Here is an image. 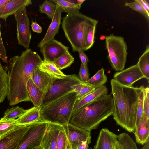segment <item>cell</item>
Instances as JSON below:
<instances>
[{
  "label": "cell",
  "instance_id": "6da1fadb",
  "mask_svg": "<svg viewBox=\"0 0 149 149\" xmlns=\"http://www.w3.org/2000/svg\"><path fill=\"white\" fill-rule=\"evenodd\" d=\"M42 60L37 52L28 49L20 55L15 56L7 61L6 67L8 80L7 97L10 106L31 101L27 84L34 70Z\"/></svg>",
  "mask_w": 149,
  "mask_h": 149
},
{
  "label": "cell",
  "instance_id": "7a4b0ae2",
  "mask_svg": "<svg viewBox=\"0 0 149 149\" xmlns=\"http://www.w3.org/2000/svg\"><path fill=\"white\" fill-rule=\"evenodd\" d=\"M113 103V118L127 131L134 132L136 127L139 97L144 87L127 86L114 79L110 81Z\"/></svg>",
  "mask_w": 149,
  "mask_h": 149
},
{
  "label": "cell",
  "instance_id": "3957f363",
  "mask_svg": "<svg viewBox=\"0 0 149 149\" xmlns=\"http://www.w3.org/2000/svg\"><path fill=\"white\" fill-rule=\"evenodd\" d=\"M111 94L102 96L73 111L70 123L90 131L97 128L100 123L113 115Z\"/></svg>",
  "mask_w": 149,
  "mask_h": 149
},
{
  "label": "cell",
  "instance_id": "277c9868",
  "mask_svg": "<svg viewBox=\"0 0 149 149\" xmlns=\"http://www.w3.org/2000/svg\"><path fill=\"white\" fill-rule=\"evenodd\" d=\"M98 22L79 12L67 13L61 24L73 51L86 50V40L89 27Z\"/></svg>",
  "mask_w": 149,
  "mask_h": 149
},
{
  "label": "cell",
  "instance_id": "5b68a950",
  "mask_svg": "<svg viewBox=\"0 0 149 149\" xmlns=\"http://www.w3.org/2000/svg\"><path fill=\"white\" fill-rule=\"evenodd\" d=\"M77 95L73 91L42 105L41 120L66 126L70 123Z\"/></svg>",
  "mask_w": 149,
  "mask_h": 149
},
{
  "label": "cell",
  "instance_id": "8992f818",
  "mask_svg": "<svg viewBox=\"0 0 149 149\" xmlns=\"http://www.w3.org/2000/svg\"><path fill=\"white\" fill-rule=\"evenodd\" d=\"M105 47L112 68L117 71L123 70L128 54L127 45L123 38L110 34L106 37Z\"/></svg>",
  "mask_w": 149,
  "mask_h": 149
},
{
  "label": "cell",
  "instance_id": "52a82bcc",
  "mask_svg": "<svg viewBox=\"0 0 149 149\" xmlns=\"http://www.w3.org/2000/svg\"><path fill=\"white\" fill-rule=\"evenodd\" d=\"M82 82L76 74L66 75L63 78L55 79L45 94L42 105L74 91L72 86Z\"/></svg>",
  "mask_w": 149,
  "mask_h": 149
},
{
  "label": "cell",
  "instance_id": "ba28073f",
  "mask_svg": "<svg viewBox=\"0 0 149 149\" xmlns=\"http://www.w3.org/2000/svg\"><path fill=\"white\" fill-rule=\"evenodd\" d=\"M49 124L41 120L30 125L17 149H34L40 146Z\"/></svg>",
  "mask_w": 149,
  "mask_h": 149
},
{
  "label": "cell",
  "instance_id": "9c48e42d",
  "mask_svg": "<svg viewBox=\"0 0 149 149\" xmlns=\"http://www.w3.org/2000/svg\"><path fill=\"white\" fill-rule=\"evenodd\" d=\"M14 15L17 22L18 43L26 49H28L31 37V33L26 7L20 9Z\"/></svg>",
  "mask_w": 149,
  "mask_h": 149
},
{
  "label": "cell",
  "instance_id": "30bf717a",
  "mask_svg": "<svg viewBox=\"0 0 149 149\" xmlns=\"http://www.w3.org/2000/svg\"><path fill=\"white\" fill-rule=\"evenodd\" d=\"M68 145L71 149H76L88 137L91 131L76 126L70 123L64 126Z\"/></svg>",
  "mask_w": 149,
  "mask_h": 149
},
{
  "label": "cell",
  "instance_id": "8fae6325",
  "mask_svg": "<svg viewBox=\"0 0 149 149\" xmlns=\"http://www.w3.org/2000/svg\"><path fill=\"white\" fill-rule=\"evenodd\" d=\"M69 48L55 39L42 45L40 50L44 57V61L54 62L65 52Z\"/></svg>",
  "mask_w": 149,
  "mask_h": 149
},
{
  "label": "cell",
  "instance_id": "7c38bea8",
  "mask_svg": "<svg viewBox=\"0 0 149 149\" xmlns=\"http://www.w3.org/2000/svg\"><path fill=\"white\" fill-rule=\"evenodd\" d=\"M113 78L120 84L127 86H132L136 81L145 78L137 64L115 73Z\"/></svg>",
  "mask_w": 149,
  "mask_h": 149
},
{
  "label": "cell",
  "instance_id": "4fadbf2b",
  "mask_svg": "<svg viewBox=\"0 0 149 149\" xmlns=\"http://www.w3.org/2000/svg\"><path fill=\"white\" fill-rule=\"evenodd\" d=\"M29 125H18L0 138V149H17Z\"/></svg>",
  "mask_w": 149,
  "mask_h": 149
},
{
  "label": "cell",
  "instance_id": "5bb4252c",
  "mask_svg": "<svg viewBox=\"0 0 149 149\" xmlns=\"http://www.w3.org/2000/svg\"><path fill=\"white\" fill-rule=\"evenodd\" d=\"M63 125L49 123L40 145L42 149H56L58 134Z\"/></svg>",
  "mask_w": 149,
  "mask_h": 149
},
{
  "label": "cell",
  "instance_id": "9a60e30c",
  "mask_svg": "<svg viewBox=\"0 0 149 149\" xmlns=\"http://www.w3.org/2000/svg\"><path fill=\"white\" fill-rule=\"evenodd\" d=\"M56 5V10L51 23L43 38L37 46L38 47L40 48L45 43L54 39L55 36L58 32L61 20V15L63 11L60 7Z\"/></svg>",
  "mask_w": 149,
  "mask_h": 149
},
{
  "label": "cell",
  "instance_id": "2e32d148",
  "mask_svg": "<svg viewBox=\"0 0 149 149\" xmlns=\"http://www.w3.org/2000/svg\"><path fill=\"white\" fill-rule=\"evenodd\" d=\"M32 3L31 0H10L0 8V18L6 21L9 16Z\"/></svg>",
  "mask_w": 149,
  "mask_h": 149
},
{
  "label": "cell",
  "instance_id": "e0dca14e",
  "mask_svg": "<svg viewBox=\"0 0 149 149\" xmlns=\"http://www.w3.org/2000/svg\"><path fill=\"white\" fill-rule=\"evenodd\" d=\"M117 140V135L107 128H102L94 149H113L114 143Z\"/></svg>",
  "mask_w": 149,
  "mask_h": 149
},
{
  "label": "cell",
  "instance_id": "ac0fdd59",
  "mask_svg": "<svg viewBox=\"0 0 149 149\" xmlns=\"http://www.w3.org/2000/svg\"><path fill=\"white\" fill-rule=\"evenodd\" d=\"M33 81L44 93L45 95L55 79L37 67L34 70L31 78Z\"/></svg>",
  "mask_w": 149,
  "mask_h": 149
},
{
  "label": "cell",
  "instance_id": "d6986e66",
  "mask_svg": "<svg viewBox=\"0 0 149 149\" xmlns=\"http://www.w3.org/2000/svg\"><path fill=\"white\" fill-rule=\"evenodd\" d=\"M41 120L40 107L34 106L26 110L21 116L17 119L18 125H29Z\"/></svg>",
  "mask_w": 149,
  "mask_h": 149
},
{
  "label": "cell",
  "instance_id": "ffe728a7",
  "mask_svg": "<svg viewBox=\"0 0 149 149\" xmlns=\"http://www.w3.org/2000/svg\"><path fill=\"white\" fill-rule=\"evenodd\" d=\"M134 132L136 141L138 143L143 145L149 141V118L145 114Z\"/></svg>",
  "mask_w": 149,
  "mask_h": 149
},
{
  "label": "cell",
  "instance_id": "44dd1931",
  "mask_svg": "<svg viewBox=\"0 0 149 149\" xmlns=\"http://www.w3.org/2000/svg\"><path fill=\"white\" fill-rule=\"evenodd\" d=\"M108 91L106 86L103 85L81 99L77 100L74 107L73 111L102 96L107 94Z\"/></svg>",
  "mask_w": 149,
  "mask_h": 149
},
{
  "label": "cell",
  "instance_id": "7402d4cb",
  "mask_svg": "<svg viewBox=\"0 0 149 149\" xmlns=\"http://www.w3.org/2000/svg\"><path fill=\"white\" fill-rule=\"evenodd\" d=\"M26 88L31 101L34 106L40 107L45 95L44 92L35 84L31 78L27 82Z\"/></svg>",
  "mask_w": 149,
  "mask_h": 149
},
{
  "label": "cell",
  "instance_id": "603a6c76",
  "mask_svg": "<svg viewBox=\"0 0 149 149\" xmlns=\"http://www.w3.org/2000/svg\"><path fill=\"white\" fill-rule=\"evenodd\" d=\"M37 67L39 69L47 73L55 79H62L66 75L53 63L42 60Z\"/></svg>",
  "mask_w": 149,
  "mask_h": 149
},
{
  "label": "cell",
  "instance_id": "cb8c5ba5",
  "mask_svg": "<svg viewBox=\"0 0 149 149\" xmlns=\"http://www.w3.org/2000/svg\"><path fill=\"white\" fill-rule=\"evenodd\" d=\"M145 78L149 82V46L147 45L145 50L139 58L137 63Z\"/></svg>",
  "mask_w": 149,
  "mask_h": 149
},
{
  "label": "cell",
  "instance_id": "d4e9b609",
  "mask_svg": "<svg viewBox=\"0 0 149 149\" xmlns=\"http://www.w3.org/2000/svg\"><path fill=\"white\" fill-rule=\"evenodd\" d=\"M6 67L0 62V104L7 97L8 91V76Z\"/></svg>",
  "mask_w": 149,
  "mask_h": 149
},
{
  "label": "cell",
  "instance_id": "484cf974",
  "mask_svg": "<svg viewBox=\"0 0 149 149\" xmlns=\"http://www.w3.org/2000/svg\"><path fill=\"white\" fill-rule=\"evenodd\" d=\"M107 81V78L105 74L104 69L102 68L85 83L96 89Z\"/></svg>",
  "mask_w": 149,
  "mask_h": 149
},
{
  "label": "cell",
  "instance_id": "4316f807",
  "mask_svg": "<svg viewBox=\"0 0 149 149\" xmlns=\"http://www.w3.org/2000/svg\"><path fill=\"white\" fill-rule=\"evenodd\" d=\"M74 58L68 51L56 60L54 63L61 70L70 66L74 63Z\"/></svg>",
  "mask_w": 149,
  "mask_h": 149
},
{
  "label": "cell",
  "instance_id": "83f0119b",
  "mask_svg": "<svg viewBox=\"0 0 149 149\" xmlns=\"http://www.w3.org/2000/svg\"><path fill=\"white\" fill-rule=\"evenodd\" d=\"M117 139L123 149H138L134 141L127 133L117 135Z\"/></svg>",
  "mask_w": 149,
  "mask_h": 149
},
{
  "label": "cell",
  "instance_id": "f1b7e54d",
  "mask_svg": "<svg viewBox=\"0 0 149 149\" xmlns=\"http://www.w3.org/2000/svg\"><path fill=\"white\" fill-rule=\"evenodd\" d=\"M57 4L67 13H77L80 8L77 5L68 1V0H50Z\"/></svg>",
  "mask_w": 149,
  "mask_h": 149
},
{
  "label": "cell",
  "instance_id": "f546056e",
  "mask_svg": "<svg viewBox=\"0 0 149 149\" xmlns=\"http://www.w3.org/2000/svg\"><path fill=\"white\" fill-rule=\"evenodd\" d=\"M18 125L17 119L15 120L0 119V138L10 131L16 128Z\"/></svg>",
  "mask_w": 149,
  "mask_h": 149
},
{
  "label": "cell",
  "instance_id": "4dcf8cb0",
  "mask_svg": "<svg viewBox=\"0 0 149 149\" xmlns=\"http://www.w3.org/2000/svg\"><path fill=\"white\" fill-rule=\"evenodd\" d=\"M77 95V100H79L94 91L95 89L85 83L72 86Z\"/></svg>",
  "mask_w": 149,
  "mask_h": 149
},
{
  "label": "cell",
  "instance_id": "1f68e13d",
  "mask_svg": "<svg viewBox=\"0 0 149 149\" xmlns=\"http://www.w3.org/2000/svg\"><path fill=\"white\" fill-rule=\"evenodd\" d=\"M26 111L22 108L17 106L6 110L1 118L5 120H15L21 116Z\"/></svg>",
  "mask_w": 149,
  "mask_h": 149
},
{
  "label": "cell",
  "instance_id": "d6a6232c",
  "mask_svg": "<svg viewBox=\"0 0 149 149\" xmlns=\"http://www.w3.org/2000/svg\"><path fill=\"white\" fill-rule=\"evenodd\" d=\"M56 8V4L50 1L45 0L39 6V10L41 13L46 14L48 17L52 19Z\"/></svg>",
  "mask_w": 149,
  "mask_h": 149
},
{
  "label": "cell",
  "instance_id": "836d02e7",
  "mask_svg": "<svg viewBox=\"0 0 149 149\" xmlns=\"http://www.w3.org/2000/svg\"><path fill=\"white\" fill-rule=\"evenodd\" d=\"M98 22L92 24L88 28L86 40V50L91 47L94 43L95 34Z\"/></svg>",
  "mask_w": 149,
  "mask_h": 149
},
{
  "label": "cell",
  "instance_id": "e575fe53",
  "mask_svg": "<svg viewBox=\"0 0 149 149\" xmlns=\"http://www.w3.org/2000/svg\"><path fill=\"white\" fill-rule=\"evenodd\" d=\"M67 141L65 127L63 125L58 134L56 149H65Z\"/></svg>",
  "mask_w": 149,
  "mask_h": 149
},
{
  "label": "cell",
  "instance_id": "d590c367",
  "mask_svg": "<svg viewBox=\"0 0 149 149\" xmlns=\"http://www.w3.org/2000/svg\"><path fill=\"white\" fill-rule=\"evenodd\" d=\"M124 6H127L132 10L136 11L143 15L148 22L149 21V15L148 14L142 7L138 3L135 1L125 2Z\"/></svg>",
  "mask_w": 149,
  "mask_h": 149
},
{
  "label": "cell",
  "instance_id": "8d00e7d4",
  "mask_svg": "<svg viewBox=\"0 0 149 149\" xmlns=\"http://www.w3.org/2000/svg\"><path fill=\"white\" fill-rule=\"evenodd\" d=\"M143 87L140 95L137 109L136 127L139 125L144 114Z\"/></svg>",
  "mask_w": 149,
  "mask_h": 149
},
{
  "label": "cell",
  "instance_id": "74e56055",
  "mask_svg": "<svg viewBox=\"0 0 149 149\" xmlns=\"http://www.w3.org/2000/svg\"><path fill=\"white\" fill-rule=\"evenodd\" d=\"M144 114L149 118V87L143 88Z\"/></svg>",
  "mask_w": 149,
  "mask_h": 149
},
{
  "label": "cell",
  "instance_id": "f35d334b",
  "mask_svg": "<svg viewBox=\"0 0 149 149\" xmlns=\"http://www.w3.org/2000/svg\"><path fill=\"white\" fill-rule=\"evenodd\" d=\"M89 74L88 65L84 66L81 63L79 72V78L81 81L85 83L89 79Z\"/></svg>",
  "mask_w": 149,
  "mask_h": 149
},
{
  "label": "cell",
  "instance_id": "ab89813d",
  "mask_svg": "<svg viewBox=\"0 0 149 149\" xmlns=\"http://www.w3.org/2000/svg\"><path fill=\"white\" fill-rule=\"evenodd\" d=\"M0 28V59H1L3 62L7 63L8 57L6 48L3 45L1 36Z\"/></svg>",
  "mask_w": 149,
  "mask_h": 149
},
{
  "label": "cell",
  "instance_id": "60d3db41",
  "mask_svg": "<svg viewBox=\"0 0 149 149\" xmlns=\"http://www.w3.org/2000/svg\"><path fill=\"white\" fill-rule=\"evenodd\" d=\"M134 1L139 4L145 10L147 13L149 15V0H134Z\"/></svg>",
  "mask_w": 149,
  "mask_h": 149
},
{
  "label": "cell",
  "instance_id": "b9f144b4",
  "mask_svg": "<svg viewBox=\"0 0 149 149\" xmlns=\"http://www.w3.org/2000/svg\"><path fill=\"white\" fill-rule=\"evenodd\" d=\"M79 56L82 63L84 66L87 65L89 61L88 57L84 53V51L80 50L78 51Z\"/></svg>",
  "mask_w": 149,
  "mask_h": 149
},
{
  "label": "cell",
  "instance_id": "7bdbcfd3",
  "mask_svg": "<svg viewBox=\"0 0 149 149\" xmlns=\"http://www.w3.org/2000/svg\"><path fill=\"white\" fill-rule=\"evenodd\" d=\"M91 136L88 137L76 149H91L89 148V145L91 143Z\"/></svg>",
  "mask_w": 149,
  "mask_h": 149
},
{
  "label": "cell",
  "instance_id": "ee69618b",
  "mask_svg": "<svg viewBox=\"0 0 149 149\" xmlns=\"http://www.w3.org/2000/svg\"><path fill=\"white\" fill-rule=\"evenodd\" d=\"M31 26L33 32L38 33H41L42 28L36 22H32Z\"/></svg>",
  "mask_w": 149,
  "mask_h": 149
},
{
  "label": "cell",
  "instance_id": "f6af8a7d",
  "mask_svg": "<svg viewBox=\"0 0 149 149\" xmlns=\"http://www.w3.org/2000/svg\"><path fill=\"white\" fill-rule=\"evenodd\" d=\"M69 2L74 4L77 5L81 8V6L85 0H68Z\"/></svg>",
  "mask_w": 149,
  "mask_h": 149
},
{
  "label": "cell",
  "instance_id": "bcb514c9",
  "mask_svg": "<svg viewBox=\"0 0 149 149\" xmlns=\"http://www.w3.org/2000/svg\"><path fill=\"white\" fill-rule=\"evenodd\" d=\"M113 149H123L121 145L118 140L114 143Z\"/></svg>",
  "mask_w": 149,
  "mask_h": 149
},
{
  "label": "cell",
  "instance_id": "7dc6e473",
  "mask_svg": "<svg viewBox=\"0 0 149 149\" xmlns=\"http://www.w3.org/2000/svg\"><path fill=\"white\" fill-rule=\"evenodd\" d=\"M10 0H0V8L7 3Z\"/></svg>",
  "mask_w": 149,
  "mask_h": 149
},
{
  "label": "cell",
  "instance_id": "c3c4849f",
  "mask_svg": "<svg viewBox=\"0 0 149 149\" xmlns=\"http://www.w3.org/2000/svg\"><path fill=\"white\" fill-rule=\"evenodd\" d=\"M141 149H149V141L147 142Z\"/></svg>",
  "mask_w": 149,
  "mask_h": 149
},
{
  "label": "cell",
  "instance_id": "681fc988",
  "mask_svg": "<svg viewBox=\"0 0 149 149\" xmlns=\"http://www.w3.org/2000/svg\"><path fill=\"white\" fill-rule=\"evenodd\" d=\"M34 149H42L41 147L40 146L37 148H36Z\"/></svg>",
  "mask_w": 149,
  "mask_h": 149
},
{
  "label": "cell",
  "instance_id": "f907efd6",
  "mask_svg": "<svg viewBox=\"0 0 149 149\" xmlns=\"http://www.w3.org/2000/svg\"><path fill=\"white\" fill-rule=\"evenodd\" d=\"M69 149H71V148H70Z\"/></svg>",
  "mask_w": 149,
  "mask_h": 149
}]
</instances>
